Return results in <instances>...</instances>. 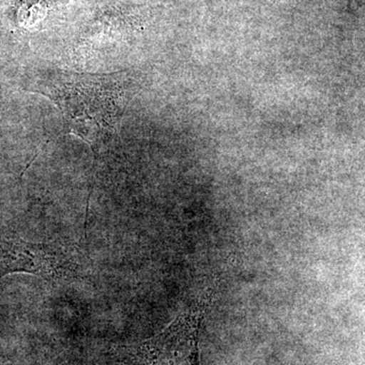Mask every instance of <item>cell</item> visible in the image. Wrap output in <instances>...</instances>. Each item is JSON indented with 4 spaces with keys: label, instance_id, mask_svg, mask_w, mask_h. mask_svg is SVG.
<instances>
[{
    "label": "cell",
    "instance_id": "cell-1",
    "mask_svg": "<svg viewBox=\"0 0 365 365\" xmlns=\"http://www.w3.org/2000/svg\"><path fill=\"white\" fill-rule=\"evenodd\" d=\"M40 93L58 108L68 133L91 146L97 158L115 140L123 112L124 88L120 74L46 72L36 81Z\"/></svg>",
    "mask_w": 365,
    "mask_h": 365
},
{
    "label": "cell",
    "instance_id": "cell-3",
    "mask_svg": "<svg viewBox=\"0 0 365 365\" xmlns=\"http://www.w3.org/2000/svg\"><path fill=\"white\" fill-rule=\"evenodd\" d=\"M13 273L32 274L54 284L76 282L88 276L73 247L60 242H26L11 235L0 239V277Z\"/></svg>",
    "mask_w": 365,
    "mask_h": 365
},
{
    "label": "cell",
    "instance_id": "cell-2",
    "mask_svg": "<svg viewBox=\"0 0 365 365\" xmlns=\"http://www.w3.org/2000/svg\"><path fill=\"white\" fill-rule=\"evenodd\" d=\"M210 302L211 295L205 292L158 335L134 344L114 346L113 359L125 365H200L199 337Z\"/></svg>",
    "mask_w": 365,
    "mask_h": 365
}]
</instances>
